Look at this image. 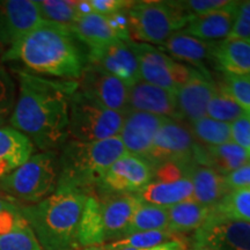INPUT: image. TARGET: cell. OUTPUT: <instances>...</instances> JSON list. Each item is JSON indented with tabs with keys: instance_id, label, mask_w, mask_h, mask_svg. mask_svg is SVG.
Returning a JSON list of instances; mask_svg holds the SVG:
<instances>
[{
	"instance_id": "1",
	"label": "cell",
	"mask_w": 250,
	"mask_h": 250,
	"mask_svg": "<svg viewBox=\"0 0 250 250\" xmlns=\"http://www.w3.org/2000/svg\"><path fill=\"white\" fill-rule=\"evenodd\" d=\"M19 93L11 127L42 152H56L68 140L71 98L78 89L73 80L46 79L18 71Z\"/></svg>"
},
{
	"instance_id": "2",
	"label": "cell",
	"mask_w": 250,
	"mask_h": 250,
	"mask_svg": "<svg viewBox=\"0 0 250 250\" xmlns=\"http://www.w3.org/2000/svg\"><path fill=\"white\" fill-rule=\"evenodd\" d=\"M68 27L42 21L1 56L4 62H20L29 73L79 80L86 66L83 52Z\"/></svg>"
},
{
	"instance_id": "3",
	"label": "cell",
	"mask_w": 250,
	"mask_h": 250,
	"mask_svg": "<svg viewBox=\"0 0 250 250\" xmlns=\"http://www.w3.org/2000/svg\"><path fill=\"white\" fill-rule=\"evenodd\" d=\"M88 195L56 190L37 204L20 206L42 250H79V225Z\"/></svg>"
},
{
	"instance_id": "4",
	"label": "cell",
	"mask_w": 250,
	"mask_h": 250,
	"mask_svg": "<svg viewBox=\"0 0 250 250\" xmlns=\"http://www.w3.org/2000/svg\"><path fill=\"white\" fill-rule=\"evenodd\" d=\"M126 154L120 136L99 142L68 139L59 154L57 190L94 195L109 168Z\"/></svg>"
},
{
	"instance_id": "5",
	"label": "cell",
	"mask_w": 250,
	"mask_h": 250,
	"mask_svg": "<svg viewBox=\"0 0 250 250\" xmlns=\"http://www.w3.org/2000/svg\"><path fill=\"white\" fill-rule=\"evenodd\" d=\"M58 177L59 155L41 152L0 180V192L20 206L37 204L57 190Z\"/></svg>"
},
{
	"instance_id": "6",
	"label": "cell",
	"mask_w": 250,
	"mask_h": 250,
	"mask_svg": "<svg viewBox=\"0 0 250 250\" xmlns=\"http://www.w3.org/2000/svg\"><path fill=\"white\" fill-rule=\"evenodd\" d=\"M127 19L130 40L160 45L190 20L179 1H134Z\"/></svg>"
},
{
	"instance_id": "7",
	"label": "cell",
	"mask_w": 250,
	"mask_h": 250,
	"mask_svg": "<svg viewBox=\"0 0 250 250\" xmlns=\"http://www.w3.org/2000/svg\"><path fill=\"white\" fill-rule=\"evenodd\" d=\"M126 114L103 107L77 89L70 103L68 139L99 142L120 136Z\"/></svg>"
},
{
	"instance_id": "8",
	"label": "cell",
	"mask_w": 250,
	"mask_h": 250,
	"mask_svg": "<svg viewBox=\"0 0 250 250\" xmlns=\"http://www.w3.org/2000/svg\"><path fill=\"white\" fill-rule=\"evenodd\" d=\"M140 79L149 85L176 93L192 77L195 68L176 62L169 55L146 43L133 42Z\"/></svg>"
},
{
	"instance_id": "9",
	"label": "cell",
	"mask_w": 250,
	"mask_h": 250,
	"mask_svg": "<svg viewBox=\"0 0 250 250\" xmlns=\"http://www.w3.org/2000/svg\"><path fill=\"white\" fill-rule=\"evenodd\" d=\"M199 144L193 138L189 126L181 121L167 120L153 140L152 147L146 155L153 169L166 162L195 165Z\"/></svg>"
},
{
	"instance_id": "10",
	"label": "cell",
	"mask_w": 250,
	"mask_h": 250,
	"mask_svg": "<svg viewBox=\"0 0 250 250\" xmlns=\"http://www.w3.org/2000/svg\"><path fill=\"white\" fill-rule=\"evenodd\" d=\"M192 245L211 250H250V223L224 217L213 210L195 232Z\"/></svg>"
},
{
	"instance_id": "11",
	"label": "cell",
	"mask_w": 250,
	"mask_h": 250,
	"mask_svg": "<svg viewBox=\"0 0 250 250\" xmlns=\"http://www.w3.org/2000/svg\"><path fill=\"white\" fill-rule=\"evenodd\" d=\"M86 64L118 78L129 88L142 80L132 40H117L100 48L89 49Z\"/></svg>"
},
{
	"instance_id": "12",
	"label": "cell",
	"mask_w": 250,
	"mask_h": 250,
	"mask_svg": "<svg viewBox=\"0 0 250 250\" xmlns=\"http://www.w3.org/2000/svg\"><path fill=\"white\" fill-rule=\"evenodd\" d=\"M153 167L140 156L126 154L105 173L98 191L102 195H136L151 182Z\"/></svg>"
},
{
	"instance_id": "13",
	"label": "cell",
	"mask_w": 250,
	"mask_h": 250,
	"mask_svg": "<svg viewBox=\"0 0 250 250\" xmlns=\"http://www.w3.org/2000/svg\"><path fill=\"white\" fill-rule=\"evenodd\" d=\"M78 89L103 107L115 111H129V87L101 68L86 64L77 80Z\"/></svg>"
},
{
	"instance_id": "14",
	"label": "cell",
	"mask_w": 250,
	"mask_h": 250,
	"mask_svg": "<svg viewBox=\"0 0 250 250\" xmlns=\"http://www.w3.org/2000/svg\"><path fill=\"white\" fill-rule=\"evenodd\" d=\"M33 0H0V54L1 56L42 22Z\"/></svg>"
},
{
	"instance_id": "15",
	"label": "cell",
	"mask_w": 250,
	"mask_h": 250,
	"mask_svg": "<svg viewBox=\"0 0 250 250\" xmlns=\"http://www.w3.org/2000/svg\"><path fill=\"white\" fill-rule=\"evenodd\" d=\"M165 118L143 111H127L122 126L120 138L127 154L146 158L152 147L153 140L165 122Z\"/></svg>"
},
{
	"instance_id": "16",
	"label": "cell",
	"mask_w": 250,
	"mask_h": 250,
	"mask_svg": "<svg viewBox=\"0 0 250 250\" xmlns=\"http://www.w3.org/2000/svg\"><path fill=\"white\" fill-rule=\"evenodd\" d=\"M217 88V83L208 76V72L195 68L192 77L176 92L177 108L181 118L190 123L206 116L208 102Z\"/></svg>"
},
{
	"instance_id": "17",
	"label": "cell",
	"mask_w": 250,
	"mask_h": 250,
	"mask_svg": "<svg viewBox=\"0 0 250 250\" xmlns=\"http://www.w3.org/2000/svg\"><path fill=\"white\" fill-rule=\"evenodd\" d=\"M129 110L143 111L174 121H182L176 93L140 80L129 88Z\"/></svg>"
},
{
	"instance_id": "18",
	"label": "cell",
	"mask_w": 250,
	"mask_h": 250,
	"mask_svg": "<svg viewBox=\"0 0 250 250\" xmlns=\"http://www.w3.org/2000/svg\"><path fill=\"white\" fill-rule=\"evenodd\" d=\"M105 242L121 239L126 233L142 201L137 195H102L99 197Z\"/></svg>"
},
{
	"instance_id": "19",
	"label": "cell",
	"mask_w": 250,
	"mask_h": 250,
	"mask_svg": "<svg viewBox=\"0 0 250 250\" xmlns=\"http://www.w3.org/2000/svg\"><path fill=\"white\" fill-rule=\"evenodd\" d=\"M239 4L240 1H229L223 8L191 18L184 33L208 42L226 40L235 22Z\"/></svg>"
},
{
	"instance_id": "20",
	"label": "cell",
	"mask_w": 250,
	"mask_h": 250,
	"mask_svg": "<svg viewBox=\"0 0 250 250\" xmlns=\"http://www.w3.org/2000/svg\"><path fill=\"white\" fill-rule=\"evenodd\" d=\"M215 44L217 42H208L196 39L184 31H176L161 46L171 58L189 62L197 70L208 72L205 62L213 61Z\"/></svg>"
},
{
	"instance_id": "21",
	"label": "cell",
	"mask_w": 250,
	"mask_h": 250,
	"mask_svg": "<svg viewBox=\"0 0 250 250\" xmlns=\"http://www.w3.org/2000/svg\"><path fill=\"white\" fill-rule=\"evenodd\" d=\"M192 182V201L214 208L223 198L230 191L224 175L204 165H193L190 170Z\"/></svg>"
},
{
	"instance_id": "22",
	"label": "cell",
	"mask_w": 250,
	"mask_h": 250,
	"mask_svg": "<svg viewBox=\"0 0 250 250\" xmlns=\"http://www.w3.org/2000/svg\"><path fill=\"white\" fill-rule=\"evenodd\" d=\"M136 195L144 204L168 208L180 203L191 201L193 187L190 176L171 182L151 181L142 191Z\"/></svg>"
},
{
	"instance_id": "23",
	"label": "cell",
	"mask_w": 250,
	"mask_h": 250,
	"mask_svg": "<svg viewBox=\"0 0 250 250\" xmlns=\"http://www.w3.org/2000/svg\"><path fill=\"white\" fill-rule=\"evenodd\" d=\"M34 145L11 126L0 127V180L23 165L33 155Z\"/></svg>"
},
{
	"instance_id": "24",
	"label": "cell",
	"mask_w": 250,
	"mask_h": 250,
	"mask_svg": "<svg viewBox=\"0 0 250 250\" xmlns=\"http://www.w3.org/2000/svg\"><path fill=\"white\" fill-rule=\"evenodd\" d=\"M70 29L77 40L88 46V50L100 48L114 41L123 40L112 27L108 15L98 13L80 15Z\"/></svg>"
},
{
	"instance_id": "25",
	"label": "cell",
	"mask_w": 250,
	"mask_h": 250,
	"mask_svg": "<svg viewBox=\"0 0 250 250\" xmlns=\"http://www.w3.org/2000/svg\"><path fill=\"white\" fill-rule=\"evenodd\" d=\"M249 161L250 155L248 153L233 142L215 147L199 145L196 156V164L211 167L224 176L249 164Z\"/></svg>"
},
{
	"instance_id": "26",
	"label": "cell",
	"mask_w": 250,
	"mask_h": 250,
	"mask_svg": "<svg viewBox=\"0 0 250 250\" xmlns=\"http://www.w3.org/2000/svg\"><path fill=\"white\" fill-rule=\"evenodd\" d=\"M213 62L225 73L234 76H249L250 43L229 39L217 42Z\"/></svg>"
},
{
	"instance_id": "27",
	"label": "cell",
	"mask_w": 250,
	"mask_h": 250,
	"mask_svg": "<svg viewBox=\"0 0 250 250\" xmlns=\"http://www.w3.org/2000/svg\"><path fill=\"white\" fill-rule=\"evenodd\" d=\"M212 211L213 208H206L192 199L170 206L168 208V217H169L168 228L179 235L196 232L208 220Z\"/></svg>"
},
{
	"instance_id": "28",
	"label": "cell",
	"mask_w": 250,
	"mask_h": 250,
	"mask_svg": "<svg viewBox=\"0 0 250 250\" xmlns=\"http://www.w3.org/2000/svg\"><path fill=\"white\" fill-rule=\"evenodd\" d=\"M105 243L104 227H103L101 205L99 197L88 195L81 214L79 225L80 248L92 246H101Z\"/></svg>"
},
{
	"instance_id": "29",
	"label": "cell",
	"mask_w": 250,
	"mask_h": 250,
	"mask_svg": "<svg viewBox=\"0 0 250 250\" xmlns=\"http://www.w3.org/2000/svg\"><path fill=\"white\" fill-rule=\"evenodd\" d=\"M193 138L201 146L215 147L232 142L230 125L205 116L190 125Z\"/></svg>"
},
{
	"instance_id": "30",
	"label": "cell",
	"mask_w": 250,
	"mask_h": 250,
	"mask_svg": "<svg viewBox=\"0 0 250 250\" xmlns=\"http://www.w3.org/2000/svg\"><path fill=\"white\" fill-rule=\"evenodd\" d=\"M168 227H169V217H168L167 208L142 203L131 219L125 235L138 232H148V230L169 229Z\"/></svg>"
},
{
	"instance_id": "31",
	"label": "cell",
	"mask_w": 250,
	"mask_h": 250,
	"mask_svg": "<svg viewBox=\"0 0 250 250\" xmlns=\"http://www.w3.org/2000/svg\"><path fill=\"white\" fill-rule=\"evenodd\" d=\"M183 235L171 232L170 229L148 230L127 234L121 239L105 243L110 250L120 248H136V249H152L165 243L180 239Z\"/></svg>"
},
{
	"instance_id": "32",
	"label": "cell",
	"mask_w": 250,
	"mask_h": 250,
	"mask_svg": "<svg viewBox=\"0 0 250 250\" xmlns=\"http://www.w3.org/2000/svg\"><path fill=\"white\" fill-rule=\"evenodd\" d=\"M43 21L71 28L80 17L78 1L67 0H43L36 1Z\"/></svg>"
},
{
	"instance_id": "33",
	"label": "cell",
	"mask_w": 250,
	"mask_h": 250,
	"mask_svg": "<svg viewBox=\"0 0 250 250\" xmlns=\"http://www.w3.org/2000/svg\"><path fill=\"white\" fill-rule=\"evenodd\" d=\"M246 114L248 112L243 110L226 92V89L220 83H218L215 92L208 102V111H206L208 117L229 124L237 118L245 116Z\"/></svg>"
},
{
	"instance_id": "34",
	"label": "cell",
	"mask_w": 250,
	"mask_h": 250,
	"mask_svg": "<svg viewBox=\"0 0 250 250\" xmlns=\"http://www.w3.org/2000/svg\"><path fill=\"white\" fill-rule=\"evenodd\" d=\"M213 210L224 217L250 223V188L230 190Z\"/></svg>"
},
{
	"instance_id": "35",
	"label": "cell",
	"mask_w": 250,
	"mask_h": 250,
	"mask_svg": "<svg viewBox=\"0 0 250 250\" xmlns=\"http://www.w3.org/2000/svg\"><path fill=\"white\" fill-rule=\"evenodd\" d=\"M28 226L20 205L0 192V236L19 232Z\"/></svg>"
},
{
	"instance_id": "36",
	"label": "cell",
	"mask_w": 250,
	"mask_h": 250,
	"mask_svg": "<svg viewBox=\"0 0 250 250\" xmlns=\"http://www.w3.org/2000/svg\"><path fill=\"white\" fill-rule=\"evenodd\" d=\"M17 103V87L7 68L0 65V127L9 123Z\"/></svg>"
},
{
	"instance_id": "37",
	"label": "cell",
	"mask_w": 250,
	"mask_h": 250,
	"mask_svg": "<svg viewBox=\"0 0 250 250\" xmlns=\"http://www.w3.org/2000/svg\"><path fill=\"white\" fill-rule=\"evenodd\" d=\"M220 85L232 96L234 101L246 112L250 114V78L225 73Z\"/></svg>"
},
{
	"instance_id": "38",
	"label": "cell",
	"mask_w": 250,
	"mask_h": 250,
	"mask_svg": "<svg viewBox=\"0 0 250 250\" xmlns=\"http://www.w3.org/2000/svg\"><path fill=\"white\" fill-rule=\"evenodd\" d=\"M0 250H42L31 228L0 236Z\"/></svg>"
},
{
	"instance_id": "39",
	"label": "cell",
	"mask_w": 250,
	"mask_h": 250,
	"mask_svg": "<svg viewBox=\"0 0 250 250\" xmlns=\"http://www.w3.org/2000/svg\"><path fill=\"white\" fill-rule=\"evenodd\" d=\"M192 166L193 165L180 164V162H166V164L159 165L153 169L152 181L171 182V181L188 177L190 176V170H191Z\"/></svg>"
},
{
	"instance_id": "40",
	"label": "cell",
	"mask_w": 250,
	"mask_h": 250,
	"mask_svg": "<svg viewBox=\"0 0 250 250\" xmlns=\"http://www.w3.org/2000/svg\"><path fill=\"white\" fill-rule=\"evenodd\" d=\"M180 6L190 19L217 11L228 5V0H187L179 1Z\"/></svg>"
},
{
	"instance_id": "41",
	"label": "cell",
	"mask_w": 250,
	"mask_h": 250,
	"mask_svg": "<svg viewBox=\"0 0 250 250\" xmlns=\"http://www.w3.org/2000/svg\"><path fill=\"white\" fill-rule=\"evenodd\" d=\"M230 125V138L232 142L250 155V114L237 118Z\"/></svg>"
},
{
	"instance_id": "42",
	"label": "cell",
	"mask_w": 250,
	"mask_h": 250,
	"mask_svg": "<svg viewBox=\"0 0 250 250\" xmlns=\"http://www.w3.org/2000/svg\"><path fill=\"white\" fill-rule=\"evenodd\" d=\"M93 13L101 15H112L127 11L134 1L127 0H88Z\"/></svg>"
},
{
	"instance_id": "43",
	"label": "cell",
	"mask_w": 250,
	"mask_h": 250,
	"mask_svg": "<svg viewBox=\"0 0 250 250\" xmlns=\"http://www.w3.org/2000/svg\"><path fill=\"white\" fill-rule=\"evenodd\" d=\"M229 190L250 188V162L225 176Z\"/></svg>"
},
{
	"instance_id": "44",
	"label": "cell",
	"mask_w": 250,
	"mask_h": 250,
	"mask_svg": "<svg viewBox=\"0 0 250 250\" xmlns=\"http://www.w3.org/2000/svg\"><path fill=\"white\" fill-rule=\"evenodd\" d=\"M149 250H190V248H189V245H188L187 240L184 239V236H182L180 237V239L167 242L165 243V245L155 247V248H152Z\"/></svg>"
},
{
	"instance_id": "45",
	"label": "cell",
	"mask_w": 250,
	"mask_h": 250,
	"mask_svg": "<svg viewBox=\"0 0 250 250\" xmlns=\"http://www.w3.org/2000/svg\"><path fill=\"white\" fill-rule=\"evenodd\" d=\"M236 20L241 21L250 28V0L249 1H240L237 8Z\"/></svg>"
},
{
	"instance_id": "46",
	"label": "cell",
	"mask_w": 250,
	"mask_h": 250,
	"mask_svg": "<svg viewBox=\"0 0 250 250\" xmlns=\"http://www.w3.org/2000/svg\"><path fill=\"white\" fill-rule=\"evenodd\" d=\"M79 250H110L107 246L101 245V246H92V247H86V248H81Z\"/></svg>"
},
{
	"instance_id": "47",
	"label": "cell",
	"mask_w": 250,
	"mask_h": 250,
	"mask_svg": "<svg viewBox=\"0 0 250 250\" xmlns=\"http://www.w3.org/2000/svg\"><path fill=\"white\" fill-rule=\"evenodd\" d=\"M190 250H211L208 248H206V247L204 246H199V245H192L191 248H190Z\"/></svg>"
},
{
	"instance_id": "48",
	"label": "cell",
	"mask_w": 250,
	"mask_h": 250,
	"mask_svg": "<svg viewBox=\"0 0 250 250\" xmlns=\"http://www.w3.org/2000/svg\"><path fill=\"white\" fill-rule=\"evenodd\" d=\"M115 250H149V249H136V248H120Z\"/></svg>"
},
{
	"instance_id": "49",
	"label": "cell",
	"mask_w": 250,
	"mask_h": 250,
	"mask_svg": "<svg viewBox=\"0 0 250 250\" xmlns=\"http://www.w3.org/2000/svg\"><path fill=\"white\" fill-rule=\"evenodd\" d=\"M249 78H250V74H249Z\"/></svg>"
}]
</instances>
